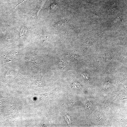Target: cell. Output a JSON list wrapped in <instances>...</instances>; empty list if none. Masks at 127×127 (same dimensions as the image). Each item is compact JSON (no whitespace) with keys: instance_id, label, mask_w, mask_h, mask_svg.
<instances>
[{"instance_id":"2","label":"cell","mask_w":127,"mask_h":127,"mask_svg":"<svg viewBox=\"0 0 127 127\" xmlns=\"http://www.w3.org/2000/svg\"><path fill=\"white\" fill-rule=\"evenodd\" d=\"M21 31V36H23L25 34L27 30V28L25 26L22 27Z\"/></svg>"},{"instance_id":"1","label":"cell","mask_w":127,"mask_h":127,"mask_svg":"<svg viewBox=\"0 0 127 127\" xmlns=\"http://www.w3.org/2000/svg\"><path fill=\"white\" fill-rule=\"evenodd\" d=\"M45 0H43L39 2L34 10L30 13H28V14L29 15H32L37 19L39 12Z\"/></svg>"}]
</instances>
